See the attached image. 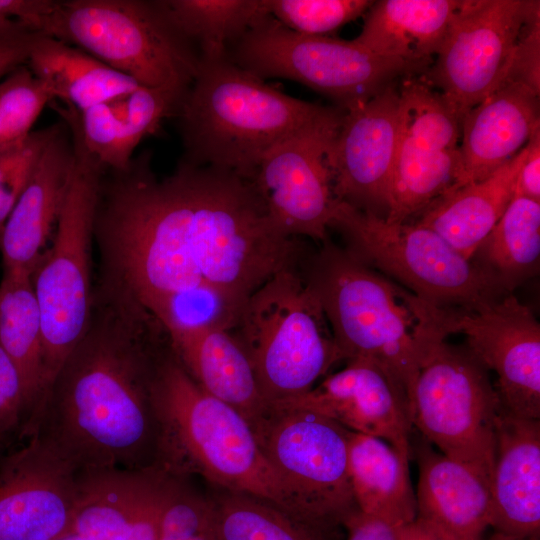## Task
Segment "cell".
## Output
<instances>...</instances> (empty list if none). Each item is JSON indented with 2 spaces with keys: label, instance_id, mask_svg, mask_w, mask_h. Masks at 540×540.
<instances>
[{
  "label": "cell",
  "instance_id": "1",
  "mask_svg": "<svg viewBox=\"0 0 540 540\" xmlns=\"http://www.w3.org/2000/svg\"><path fill=\"white\" fill-rule=\"evenodd\" d=\"M169 343L150 312L98 284L85 334L31 416L34 434L79 472L147 468L159 443L153 382Z\"/></svg>",
  "mask_w": 540,
  "mask_h": 540
},
{
  "label": "cell",
  "instance_id": "2",
  "mask_svg": "<svg viewBox=\"0 0 540 540\" xmlns=\"http://www.w3.org/2000/svg\"><path fill=\"white\" fill-rule=\"evenodd\" d=\"M298 270L319 300L343 360L378 366L411 407L426 342V302L329 240L306 253Z\"/></svg>",
  "mask_w": 540,
  "mask_h": 540
},
{
  "label": "cell",
  "instance_id": "3",
  "mask_svg": "<svg viewBox=\"0 0 540 540\" xmlns=\"http://www.w3.org/2000/svg\"><path fill=\"white\" fill-rule=\"evenodd\" d=\"M332 110L283 93L227 55L200 58L176 115L185 149L182 160L251 180L273 147Z\"/></svg>",
  "mask_w": 540,
  "mask_h": 540
},
{
  "label": "cell",
  "instance_id": "4",
  "mask_svg": "<svg viewBox=\"0 0 540 540\" xmlns=\"http://www.w3.org/2000/svg\"><path fill=\"white\" fill-rule=\"evenodd\" d=\"M152 396L159 443L171 457L219 489L257 497L300 520L250 424L234 408L206 393L172 347L158 364Z\"/></svg>",
  "mask_w": 540,
  "mask_h": 540
},
{
  "label": "cell",
  "instance_id": "5",
  "mask_svg": "<svg viewBox=\"0 0 540 540\" xmlns=\"http://www.w3.org/2000/svg\"><path fill=\"white\" fill-rule=\"evenodd\" d=\"M37 32L71 44L137 84L186 94L200 64L159 1H52Z\"/></svg>",
  "mask_w": 540,
  "mask_h": 540
},
{
  "label": "cell",
  "instance_id": "6",
  "mask_svg": "<svg viewBox=\"0 0 540 540\" xmlns=\"http://www.w3.org/2000/svg\"><path fill=\"white\" fill-rule=\"evenodd\" d=\"M231 331L267 405L309 391L343 360L321 304L298 267L282 269L260 286Z\"/></svg>",
  "mask_w": 540,
  "mask_h": 540
},
{
  "label": "cell",
  "instance_id": "7",
  "mask_svg": "<svg viewBox=\"0 0 540 540\" xmlns=\"http://www.w3.org/2000/svg\"><path fill=\"white\" fill-rule=\"evenodd\" d=\"M64 122L73 141L72 175L52 247L32 276L42 318L46 392L88 327L93 302L92 239L105 170L87 151L74 124Z\"/></svg>",
  "mask_w": 540,
  "mask_h": 540
},
{
  "label": "cell",
  "instance_id": "8",
  "mask_svg": "<svg viewBox=\"0 0 540 540\" xmlns=\"http://www.w3.org/2000/svg\"><path fill=\"white\" fill-rule=\"evenodd\" d=\"M331 227L342 232L346 248L360 260L434 307L474 310L507 294L483 266L415 222H388L339 201Z\"/></svg>",
  "mask_w": 540,
  "mask_h": 540
},
{
  "label": "cell",
  "instance_id": "9",
  "mask_svg": "<svg viewBox=\"0 0 540 540\" xmlns=\"http://www.w3.org/2000/svg\"><path fill=\"white\" fill-rule=\"evenodd\" d=\"M446 338L432 317L412 391V423L443 455L490 483L499 397L487 369L468 347Z\"/></svg>",
  "mask_w": 540,
  "mask_h": 540
},
{
  "label": "cell",
  "instance_id": "10",
  "mask_svg": "<svg viewBox=\"0 0 540 540\" xmlns=\"http://www.w3.org/2000/svg\"><path fill=\"white\" fill-rule=\"evenodd\" d=\"M227 56L263 80L282 78L307 86L331 98L344 111L371 98L397 77L419 71L354 40L294 32L270 15L238 38Z\"/></svg>",
  "mask_w": 540,
  "mask_h": 540
},
{
  "label": "cell",
  "instance_id": "11",
  "mask_svg": "<svg viewBox=\"0 0 540 540\" xmlns=\"http://www.w3.org/2000/svg\"><path fill=\"white\" fill-rule=\"evenodd\" d=\"M251 428L301 521L338 528L359 510L348 471L350 430L310 411L276 406H267Z\"/></svg>",
  "mask_w": 540,
  "mask_h": 540
},
{
  "label": "cell",
  "instance_id": "12",
  "mask_svg": "<svg viewBox=\"0 0 540 540\" xmlns=\"http://www.w3.org/2000/svg\"><path fill=\"white\" fill-rule=\"evenodd\" d=\"M344 110L324 118L273 147L251 181L273 222L287 235L328 240L339 200L333 188L331 154Z\"/></svg>",
  "mask_w": 540,
  "mask_h": 540
},
{
  "label": "cell",
  "instance_id": "13",
  "mask_svg": "<svg viewBox=\"0 0 540 540\" xmlns=\"http://www.w3.org/2000/svg\"><path fill=\"white\" fill-rule=\"evenodd\" d=\"M530 0H462L421 78L462 116L507 77Z\"/></svg>",
  "mask_w": 540,
  "mask_h": 540
},
{
  "label": "cell",
  "instance_id": "14",
  "mask_svg": "<svg viewBox=\"0 0 540 540\" xmlns=\"http://www.w3.org/2000/svg\"><path fill=\"white\" fill-rule=\"evenodd\" d=\"M448 336L463 333L468 349L498 377L503 412L540 420V324L512 293L474 310L432 307Z\"/></svg>",
  "mask_w": 540,
  "mask_h": 540
},
{
  "label": "cell",
  "instance_id": "15",
  "mask_svg": "<svg viewBox=\"0 0 540 540\" xmlns=\"http://www.w3.org/2000/svg\"><path fill=\"white\" fill-rule=\"evenodd\" d=\"M79 471L34 434L0 467V540H55L71 531Z\"/></svg>",
  "mask_w": 540,
  "mask_h": 540
},
{
  "label": "cell",
  "instance_id": "16",
  "mask_svg": "<svg viewBox=\"0 0 540 540\" xmlns=\"http://www.w3.org/2000/svg\"><path fill=\"white\" fill-rule=\"evenodd\" d=\"M398 142L395 83L345 110L331 154L337 199L382 217L384 211L386 216Z\"/></svg>",
  "mask_w": 540,
  "mask_h": 540
},
{
  "label": "cell",
  "instance_id": "17",
  "mask_svg": "<svg viewBox=\"0 0 540 540\" xmlns=\"http://www.w3.org/2000/svg\"><path fill=\"white\" fill-rule=\"evenodd\" d=\"M268 406L322 415L350 431L380 438L410 459V403L387 374L369 361H348L344 369L309 391Z\"/></svg>",
  "mask_w": 540,
  "mask_h": 540
},
{
  "label": "cell",
  "instance_id": "18",
  "mask_svg": "<svg viewBox=\"0 0 540 540\" xmlns=\"http://www.w3.org/2000/svg\"><path fill=\"white\" fill-rule=\"evenodd\" d=\"M73 165V141L62 120L4 224L0 236L4 270L34 273L56 227Z\"/></svg>",
  "mask_w": 540,
  "mask_h": 540
},
{
  "label": "cell",
  "instance_id": "19",
  "mask_svg": "<svg viewBox=\"0 0 540 540\" xmlns=\"http://www.w3.org/2000/svg\"><path fill=\"white\" fill-rule=\"evenodd\" d=\"M490 492V526L495 532L539 539L540 420L501 410Z\"/></svg>",
  "mask_w": 540,
  "mask_h": 540
},
{
  "label": "cell",
  "instance_id": "20",
  "mask_svg": "<svg viewBox=\"0 0 540 540\" xmlns=\"http://www.w3.org/2000/svg\"><path fill=\"white\" fill-rule=\"evenodd\" d=\"M540 126L539 94L504 82L470 109L461 124V175L452 186L480 181L517 155Z\"/></svg>",
  "mask_w": 540,
  "mask_h": 540
},
{
  "label": "cell",
  "instance_id": "21",
  "mask_svg": "<svg viewBox=\"0 0 540 540\" xmlns=\"http://www.w3.org/2000/svg\"><path fill=\"white\" fill-rule=\"evenodd\" d=\"M419 468L416 517L456 540H477L490 526V483L471 467L432 449L422 438L411 446Z\"/></svg>",
  "mask_w": 540,
  "mask_h": 540
},
{
  "label": "cell",
  "instance_id": "22",
  "mask_svg": "<svg viewBox=\"0 0 540 540\" xmlns=\"http://www.w3.org/2000/svg\"><path fill=\"white\" fill-rule=\"evenodd\" d=\"M166 331L178 360L206 393L234 408L250 426L264 415L267 403L231 330L203 326Z\"/></svg>",
  "mask_w": 540,
  "mask_h": 540
},
{
  "label": "cell",
  "instance_id": "23",
  "mask_svg": "<svg viewBox=\"0 0 540 540\" xmlns=\"http://www.w3.org/2000/svg\"><path fill=\"white\" fill-rule=\"evenodd\" d=\"M526 145L488 177L448 189L419 215L415 223L445 239L467 259H473L514 195Z\"/></svg>",
  "mask_w": 540,
  "mask_h": 540
},
{
  "label": "cell",
  "instance_id": "24",
  "mask_svg": "<svg viewBox=\"0 0 540 540\" xmlns=\"http://www.w3.org/2000/svg\"><path fill=\"white\" fill-rule=\"evenodd\" d=\"M462 0H381L366 12L359 45L426 70L439 52Z\"/></svg>",
  "mask_w": 540,
  "mask_h": 540
},
{
  "label": "cell",
  "instance_id": "25",
  "mask_svg": "<svg viewBox=\"0 0 540 540\" xmlns=\"http://www.w3.org/2000/svg\"><path fill=\"white\" fill-rule=\"evenodd\" d=\"M27 66L53 101L60 100L77 111L139 86L87 52L39 32L32 42Z\"/></svg>",
  "mask_w": 540,
  "mask_h": 540
},
{
  "label": "cell",
  "instance_id": "26",
  "mask_svg": "<svg viewBox=\"0 0 540 540\" xmlns=\"http://www.w3.org/2000/svg\"><path fill=\"white\" fill-rule=\"evenodd\" d=\"M348 471L360 511L400 527L416 518L409 458L386 441L350 431Z\"/></svg>",
  "mask_w": 540,
  "mask_h": 540
},
{
  "label": "cell",
  "instance_id": "27",
  "mask_svg": "<svg viewBox=\"0 0 540 540\" xmlns=\"http://www.w3.org/2000/svg\"><path fill=\"white\" fill-rule=\"evenodd\" d=\"M161 470L79 472L71 531L82 540H124L129 525Z\"/></svg>",
  "mask_w": 540,
  "mask_h": 540
},
{
  "label": "cell",
  "instance_id": "28",
  "mask_svg": "<svg viewBox=\"0 0 540 540\" xmlns=\"http://www.w3.org/2000/svg\"><path fill=\"white\" fill-rule=\"evenodd\" d=\"M32 276L3 270L0 282V346L20 371L31 415L46 392L42 318Z\"/></svg>",
  "mask_w": 540,
  "mask_h": 540
},
{
  "label": "cell",
  "instance_id": "29",
  "mask_svg": "<svg viewBox=\"0 0 540 540\" xmlns=\"http://www.w3.org/2000/svg\"><path fill=\"white\" fill-rule=\"evenodd\" d=\"M460 175L459 148L429 150L399 137L385 220L408 222L454 186Z\"/></svg>",
  "mask_w": 540,
  "mask_h": 540
},
{
  "label": "cell",
  "instance_id": "30",
  "mask_svg": "<svg viewBox=\"0 0 540 540\" xmlns=\"http://www.w3.org/2000/svg\"><path fill=\"white\" fill-rule=\"evenodd\" d=\"M160 3L204 59L226 56L238 38L269 15L265 0H160Z\"/></svg>",
  "mask_w": 540,
  "mask_h": 540
},
{
  "label": "cell",
  "instance_id": "31",
  "mask_svg": "<svg viewBox=\"0 0 540 540\" xmlns=\"http://www.w3.org/2000/svg\"><path fill=\"white\" fill-rule=\"evenodd\" d=\"M218 490L211 502L219 540H336L338 528L310 525L257 497Z\"/></svg>",
  "mask_w": 540,
  "mask_h": 540
},
{
  "label": "cell",
  "instance_id": "32",
  "mask_svg": "<svg viewBox=\"0 0 540 540\" xmlns=\"http://www.w3.org/2000/svg\"><path fill=\"white\" fill-rule=\"evenodd\" d=\"M480 248L487 263L484 268L507 290L535 272L540 257V202L513 196Z\"/></svg>",
  "mask_w": 540,
  "mask_h": 540
},
{
  "label": "cell",
  "instance_id": "33",
  "mask_svg": "<svg viewBox=\"0 0 540 540\" xmlns=\"http://www.w3.org/2000/svg\"><path fill=\"white\" fill-rule=\"evenodd\" d=\"M462 116L421 77L405 76L398 87L399 137L429 150L458 148Z\"/></svg>",
  "mask_w": 540,
  "mask_h": 540
},
{
  "label": "cell",
  "instance_id": "34",
  "mask_svg": "<svg viewBox=\"0 0 540 540\" xmlns=\"http://www.w3.org/2000/svg\"><path fill=\"white\" fill-rule=\"evenodd\" d=\"M51 95L27 64L0 81V125L4 147L26 138Z\"/></svg>",
  "mask_w": 540,
  "mask_h": 540
},
{
  "label": "cell",
  "instance_id": "35",
  "mask_svg": "<svg viewBox=\"0 0 540 540\" xmlns=\"http://www.w3.org/2000/svg\"><path fill=\"white\" fill-rule=\"evenodd\" d=\"M267 11L286 28L306 35H327L370 8L369 0H265Z\"/></svg>",
  "mask_w": 540,
  "mask_h": 540
},
{
  "label": "cell",
  "instance_id": "36",
  "mask_svg": "<svg viewBox=\"0 0 540 540\" xmlns=\"http://www.w3.org/2000/svg\"><path fill=\"white\" fill-rule=\"evenodd\" d=\"M59 123L32 131L26 138L0 148V236L48 141Z\"/></svg>",
  "mask_w": 540,
  "mask_h": 540
},
{
  "label": "cell",
  "instance_id": "37",
  "mask_svg": "<svg viewBox=\"0 0 540 540\" xmlns=\"http://www.w3.org/2000/svg\"><path fill=\"white\" fill-rule=\"evenodd\" d=\"M160 540H219L213 507L198 498L179 501L163 517Z\"/></svg>",
  "mask_w": 540,
  "mask_h": 540
},
{
  "label": "cell",
  "instance_id": "38",
  "mask_svg": "<svg viewBox=\"0 0 540 540\" xmlns=\"http://www.w3.org/2000/svg\"><path fill=\"white\" fill-rule=\"evenodd\" d=\"M505 82L523 84L540 94V2L529 1Z\"/></svg>",
  "mask_w": 540,
  "mask_h": 540
},
{
  "label": "cell",
  "instance_id": "39",
  "mask_svg": "<svg viewBox=\"0 0 540 540\" xmlns=\"http://www.w3.org/2000/svg\"><path fill=\"white\" fill-rule=\"evenodd\" d=\"M28 411L30 409L20 371L0 346V435L16 428Z\"/></svg>",
  "mask_w": 540,
  "mask_h": 540
},
{
  "label": "cell",
  "instance_id": "40",
  "mask_svg": "<svg viewBox=\"0 0 540 540\" xmlns=\"http://www.w3.org/2000/svg\"><path fill=\"white\" fill-rule=\"evenodd\" d=\"M172 480L161 470L140 503L124 540H160L161 517Z\"/></svg>",
  "mask_w": 540,
  "mask_h": 540
},
{
  "label": "cell",
  "instance_id": "41",
  "mask_svg": "<svg viewBox=\"0 0 540 540\" xmlns=\"http://www.w3.org/2000/svg\"><path fill=\"white\" fill-rule=\"evenodd\" d=\"M37 33L18 22H0V81L16 68L27 64Z\"/></svg>",
  "mask_w": 540,
  "mask_h": 540
},
{
  "label": "cell",
  "instance_id": "42",
  "mask_svg": "<svg viewBox=\"0 0 540 540\" xmlns=\"http://www.w3.org/2000/svg\"><path fill=\"white\" fill-rule=\"evenodd\" d=\"M526 156L519 168L513 196L540 202V126L526 143Z\"/></svg>",
  "mask_w": 540,
  "mask_h": 540
},
{
  "label": "cell",
  "instance_id": "43",
  "mask_svg": "<svg viewBox=\"0 0 540 540\" xmlns=\"http://www.w3.org/2000/svg\"><path fill=\"white\" fill-rule=\"evenodd\" d=\"M342 526L348 532L347 540H397L399 528L360 510L350 515Z\"/></svg>",
  "mask_w": 540,
  "mask_h": 540
},
{
  "label": "cell",
  "instance_id": "44",
  "mask_svg": "<svg viewBox=\"0 0 540 540\" xmlns=\"http://www.w3.org/2000/svg\"><path fill=\"white\" fill-rule=\"evenodd\" d=\"M51 3L52 0H0V22H18L37 32L38 20Z\"/></svg>",
  "mask_w": 540,
  "mask_h": 540
},
{
  "label": "cell",
  "instance_id": "45",
  "mask_svg": "<svg viewBox=\"0 0 540 540\" xmlns=\"http://www.w3.org/2000/svg\"><path fill=\"white\" fill-rule=\"evenodd\" d=\"M397 540H456L437 526L415 518L398 528Z\"/></svg>",
  "mask_w": 540,
  "mask_h": 540
},
{
  "label": "cell",
  "instance_id": "46",
  "mask_svg": "<svg viewBox=\"0 0 540 540\" xmlns=\"http://www.w3.org/2000/svg\"><path fill=\"white\" fill-rule=\"evenodd\" d=\"M477 540H529V539H524V538H520V537H516V536L503 534V533H500V532H495L488 539L479 538Z\"/></svg>",
  "mask_w": 540,
  "mask_h": 540
},
{
  "label": "cell",
  "instance_id": "47",
  "mask_svg": "<svg viewBox=\"0 0 540 540\" xmlns=\"http://www.w3.org/2000/svg\"><path fill=\"white\" fill-rule=\"evenodd\" d=\"M55 540H82L78 535L73 532H69Z\"/></svg>",
  "mask_w": 540,
  "mask_h": 540
}]
</instances>
